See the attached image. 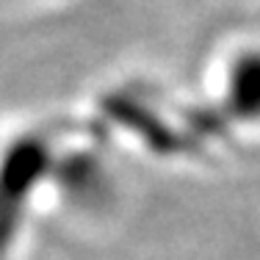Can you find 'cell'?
Masks as SVG:
<instances>
[{"label": "cell", "instance_id": "obj_1", "mask_svg": "<svg viewBox=\"0 0 260 260\" xmlns=\"http://www.w3.org/2000/svg\"><path fill=\"white\" fill-rule=\"evenodd\" d=\"M221 89L235 119L260 125V47L233 50L224 64Z\"/></svg>", "mask_w": 260, "mask_h": 260}]
</instances>
